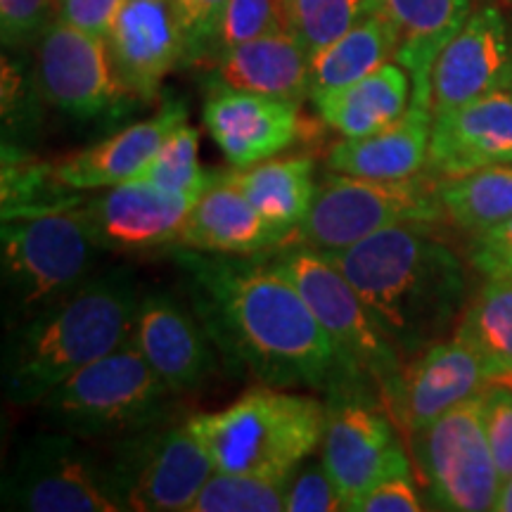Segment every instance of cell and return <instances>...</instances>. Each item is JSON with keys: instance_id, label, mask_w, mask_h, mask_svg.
Segmentation results:
<instances>
[{"instance_id": "obj_1", "label": "cell", "mask_w": 512, "mask_h": 512, "mask_svg": "<svg viewBox=\"0 0 512 512\" xmlns=\"http://www.w3.org/2000/svg\"><path fill=\"white\" fill-rule=\"evenodd\" d=\"M188 302L233 373L278 389L349 392L335 344L268 254L169 247Z\"/></svg>"}, {"instance_id": "obj_2", "label": "cell", "mask_w": 512, "mask_h": 512, "mask_svg": "<svg viewBox=\"0 0 512 512\" xmlns=\"http://www.w3.org/2000/svg\"><path fill=\"white\" fill-rule=\"evenodd\" d=\"M432 223H399L356 245L323 252L363 299L403 361L444 339L465 311L463 261Z\"/></svg>"}, {"instance_id": "obj_3", "label": "cell", "mask_w": 512, "mask_h": 512, "mask_svg": "<svg viewBox=\"0 0 512 512\" xmlns=\"http://www.w3.org/2000/svg\"><path fill=\"white\" fill-rule=\"evenodd\" d=\"M140 292L126 266L93 273L86 283L8 328L3 394L12 406H38L57 384L112 354L133 335Z\"/></svg>"}, {"instance_id": "obj_4", "label": "cell", "mask_w": 512, "mask_h": 512, "mask_svg": "<svg viewBox=\"0 0 512 512\" xmlns=\"http://www.w3.org/2000/svg\"><path fill=\"white\" fill-rule=\"evenodd\" d=\"M328 403L278 387L252 389L230 406L188 418L216 470L287 482L323 444Z\"/></svg>"}, {"instance_id": "obj_5", "label": "cell", "mask_w": 512, "mask_h": 512, "mask_svg": "<svg viewBox=\"0 0 512 512\" xmlns=\"http://www.w3.org/2000/svg\"><path fill=\"white\" fill-rule=\"evenodd\" d=\"M176 399L128 339L57 384L38 406L50 430L112 444L169 420Z\"/></svg>"}, {"instance_id": "obj_6", "label": "cell", "mask_w": 512, "mask_h": 512, "mask_svg": "<svg viewBox=\"0 0 512 512\" xmlns=\"http://www.w3.org/2000/svg\"><path fill=\"white\" fill-rule=\"evenodd\" d=\"M100 252L102 247L74 204L3 219L0 266L5 328L24 323L86 283L95 273Z\"/></svg>"}, {"instance_id": "obj_7", "label": "cell", "mask_w": 512, "mask_h": 512, "mask_svg": "<svg viewBox=\"0 0 512 512\" xmlns=\"http://www.w3.org/2000/svg\"><path fill=\"white\" fill-rule=\"evenodd\" d=\"M268 259L302 292L313 316L328 332L347 373L349 392L370 396L387 411L403 358L344 273L323 252L302 242L273 249Z\"/></svg>"}, {"instance_id": "obj_8", "label": "cell", "mask_w": 512, "mask_h": 512, "mask_svg": "<svg viewBox=\"0 0 512 512\" xmlns=\"http://www.w3.org/2000/svg\"><path fill=\"white\" fill-rule=\"evenodd\" d=\"M434 178L375 181L332 171L318 183L311 211L292 242L335 252L399 223H437L446 214Z\"/></svg>"}, {"instance_id": "obj_9", "label": "cell", "mask_w": 512, "mask_h": 512, "mask_svg": "<svg viewBox=\"0 0 512 512\" xmlns=\"http://www.w3.org/2000/svg\"><path fill=\"white\" fill-rule=\"evenodd\" d=\"M105 465L112 494L128 512H188L216 470L188 420L171 418L112 441Z\"/></svg>"}, {"instance_id": "obj_10", "label": "cell", "mask_w": 512, "mask_h": 512, "mask_svg": "<svg viewBox=\"0 0 512 512\" xmlns=\"http://www.w3.org/2000/svg\"><path fill=\"white\" fill-rule=\"evenodd\" d=\"M0 498L5 510L22 512H121L105 458L83 439L50 427L15 448Z\"/></svg>"}, {"instance_id": "obj_11", "label": "cell", "mask_w": 512, "mask_h": 512, "mask_svg": "<svg viewBox=\"0 0 512 512\" xmlns=\"http://www.w3.org/2000/svg\"><path fill=\"white\" fill-rule=\"evenodd\" d=\"M415 477L437 510H494L501 475L486 439L482 394L408 437Z\"/></svg>"}, {"instance_id": "obj_12", "label": "cell", "mask_w": 512, "mask_h": 512, "mask_svg": "<svg viewBox=\"0 0 512 512\" xmlns=\"http://www.w3.org/2000/svg\"><path fill=\"white\" fill-rule=\"evenodd\" d=\"M36 81L48 105L79 121H112L138 105L114 72L105 38L62 19L38 38Z\"/></svg>"}, {"instance_id": "obj_13", "label": "cell", "mask_w": 512, "mask_h": 512, "mask_svg": "<svg viewBox=\"0 0 512 512\" xmlns=\"http://www.w3.org/2000/svg\"><path fill=\"white\" fill-rule=\"evenodd\" d=\"M489 382L491 370L470 342L460 335L439 339L403 361L387 413L408 439L425 430L439 415L475 399Z\"/></svg>"}, {"instance_id": "obj_14", "label": "cell", "mask_w": 512, "mask_h": 512, "mask_svg": "<svg viewBox=\"0 0 512 512\" xmlns=\"http://www.w3.org/2000/svg\"><path fill=\"white\" fill-rule=\"evenodd\" d=\"M401 451L406 448L399 427L380 403L356 392L330 394L320 458L337 484L344 510H351Z\"/></svg>"}, {"instance_id": "obj_15", "label": "cell", "mask_w": 512, "mask_h": 512, "mask_svg": "<svg viewBox=\"0 0 512 512\" xmlns=\"http://www.w3.org/2000/svg\"><path fill=\"white\" fill-rule=\"evenodd\" d=\"M510 79L512 22L496 5H482L472 10L434 60L430 72L432 117L510 88Z\"/></svg>"}, {"instance_id": "obj_16", "label": "cell", "mask_w": 512, "mask_h": 512, "mask_svg": "<svg viewBox=\"0 0 512 512\" xmlns=\"http://www.w3.org/2000/svg\"><path fill=\"white\" fill-rule=\"evenodd\" d=\"M131 339L178 399L197 394L219 373L216 347L195 309L166 292L140 294Z\"/></svg>"}, {"instance_id": "obj_17", "label": "cell", "mask_w": 512, "mask_h": 512, "mask_svg": "<svg viewBox=\"0 0 512 512\" xmlns=\"http://www.w3.org/2000/svg\"><path fill=\"white\" fill-rule=\"evenodd\" d=\"M107 53L119 81L138 102H152L162 81L188 62V38L171 0H124Z\"/></svg>"}, {"instance_id": "obj_18", "label": "cell", "mask_w": 512, "mask_h": 512, "mask_svg": "<svg viewBox=\"0 0 512 512\" xmlns=\"http://www.w3.org/2000/svg\"><path fill=\"white\" fill-rule=\"evenodd\" d=\"M202 119L233 169L283 155L304 126L299 102L230 88H209Z\"/></svg>"}, {"instance_id": "obj_19", "label": "cell", "mask_w": 512, "mask_h": 512, "mask_svg": "<svg viewBox=\"0 0 512 512\" xmlns=\"http://www.w3.org/2000/svg\"><path fill=\"white\" fill-rule=\"evenodd\" d=\"M195 200L169 195L143 181H126L105 188L76 209L102 252H147L176 245Z\"/></svg>"}, {"instance_id": "obj_20", "label": "cell", "mask_w": 512, "mask_h": 512, "mask_svg": "<svg viewBox=\"0 0 512 512\" xmlns=\"http://www.w3.org/2000/svg\"><path fill=\"white\" fill-rule=\"evenodd\" d=\"M498 164H512V88L434 117L427 169L439 181Z\"/></svg>"}, {"instance_id": "obj_21", "label": "cell", "mask_w": 512, "mask_h": 512, "mask_svg": "<svg viewBox=\"0 0 512 512\" xmlns=\"http://www.w3.org/2000/svg\"><path fill=\"white\" fill-rule=\"evenodd\" d=\"M188 121L181 100H166L150 119L138 121L91 147L62 157L50 166V176L64 190H102L133 181L150 162L166 136Z\"/></svg>"}, {"instance_id": "obj_22", "label": "cell", "mask_w": 512, "mask_h": 512, "mask_svg": "<svg viewBox=\"0 0 512 512\" xmlns=\"http://www.w3.org/2000/svg\"><path fill=\"white\" fill-rule=\"evenodd\" d=\"M287 242L290 240L252 207L233 178L219 174L192 204L176 245L171 247H188L209 254L252 256L268 254Z\"/></svg>"}, {"instance_id": "obj_23", "label": "cell", "mask_w": 512, "mask_h": 512, "mask_svg": "<svg viewBox=\"0 0 512 512\" xmlns=\"http://www.w3.org/2000/svg\"><path fill=\"white\" fill-rule=\"evenodd\" d=\"M209 88H230L302 102L309 98V53L290 31L252 38L211 60Z\"/></svg>"}, {"instance_id": "obj_24", "label": "cell", "mask_w": 512, "mask_h": 512, "mask_svg": "<svg viewBox=\"0 0 512 512\" xmlns=\"http://www.w3.org/2000/svg\"><path fill=\"white\" fill-rule=\"evenodd\" d=\"M396 36V57L413 81V105L430 110V72L441 48L472 15V0H373Z\"/></svg>"}, {"instance_id": "obj_25", "label": "cell", "mask_w": 512, "mask_h": 512, "mask_svg": "<svg viewBox=\"0 0 512 512\" xmlns=\"http://www.w3.org/2000/svg\"><path fill=\"white\" fill-rule=\"evenodd\" d=\"M434 117L427 107L411 110L392 126L363 138H342L330 147L328 171L375 181H406L430 166Z\"/></svg>"}, {"instance_id": "obj_26", "label": "cell", "mask_w": 512, "mask_h": 512, "mask_svg": "<svg viewBox=\"0 0 512 512\" xmlns=\"http://www.w3.org/2000/svg\"><path fill=\"white\" fill-rule=\"evenodd\" d=\"M320 119L342 138H363L392 126L413 105L411 74L387 62L349 86L311 98Z\"/></svg>"}, {"instance_id": "obj_27", "label": "cell", "mask_w": 512, "mask_h": 512, "mask_svg": "<svg viewBox=\"0 0 512 512\" xmlns=\"http://www.w3.org/2000/svg\"><path fill=\"white\" fill-rule=\"evenodd\" d=\"M228 176L245 192L252 207L292 242L316 197V162L306 155L273 157L247 169L228 171Z\"/></svg>"}, {"instance_id": "obj_28", "label": "cell", "mask_w": 512, "mask_h": 512, "mask_svg": "<svg viewBox=\"0 0 512 512\" xmlns=\"http://www.w3.org/2000/svg\"><path fill=\"white\" fill-rule=\"evenodd\" d=\"M396 57V36L387 19L370 10L347 34L309 55V98L349 86Z\"/></svg>"}, {"instance_id": "obj_29", "label": "cell", "mask_w": 512, "mask_h": 512, "mask_svg": "<svg viewBox=\"0 0 512 512\" xmlns=\"http://www.w3.org/2000/svg\"><path fill=\"white\" fill-rule=\"evenodd\" d=\"M456 335L484 358L491 382L512 384V280L486 278L465 306Z\"/></svg>"}, {"instance_id": "obj_30", "label": "cell", "mask_w": 512, "mask_h": 512, "mask_svg": "<svg viewBox=\"0 0 512 512\" xmlns=\"http://www.w3.org/2000/svg\"><path fill=\"white\" fill-rule=\"evenodd\" d=\"M444 214L460 230L479 233L512 216V164L486 166L475 174L439 181Z\"/></svg>"}, {"instance_id": "obj_31", "label": "cell", "mask_w": 512, "mask_h": 512, "mask_svg": "<svg viewBox=\"0 0 512 512\" xmlns=\"http://www.w3.org/2000/svg\"><path fill=\"white\" fill-rule=\"evenodd\" d=\"M214 178L200 164V131L185 121L166 136L133 181H143L169 195L200 197Z\"/></svg>"}, {"instance_id": "obj_32", "label": "cell", "mask_w": 512, "mask_h": 512, "mask_svg": "<svg viewBox=\"0 0 512 512\" xmlns=\"http://www.w3.org/2000/svg\"><path fill=\"white\" fill-rule=\"evenodd\" d=\"M285 484L256 475L214 470L188 512H283Z\"/></svg>"}, {"instance_id": "obj_33", "label": "cell", "mask_w": 512, "mask_h": 512, "mask_svg": "<svg viewBox=\"0 0 512 512\" xmlns=\"http://www.w3.org/2000/svg\"><path fill=\"white\" fill-rule=\"evenodd\" d=\"M370 8L373 0H285L287 31L313 55L347 34Z\"/></svg>"}, {"instance_id": "obj_34", "label": "cell", "mask_w": 512, "mask_h": 512, "mask_svg": "<svg viewBox=\"0 0 512 512\" xmlns=\"http://www.w3.org/2000/svg\"><path fill=\"white\" fill-rule=\"evenodd\" d=\"M283 29H287L285 0H228L211 60L223 50Z\"/></svg>"}, {"instance_id": "obj_35", "label": "cell", "mask_w": 512, "mask_h": 512, "mask_svg": "<svg viewBox=\"0 0 512 512\" xmlns=\"http://www.w3.org/2000/svg\"><path fill=\"white\" fill-rule=\"evenodd\" d=\"M413 463L406 451L394 458V463L363 491L351 505L354 512H420L425 503L418 494V482L413 475Z\"/></svg>"}, {"instance_id": "obj_36", "label": "cell", "mask_w": 512, "mask_h": 512, "mask_svg": "<svg viewBox=\"0 0 512 512\" xmlns=\"http://www.w3.org/2000/svg\"><path fill=\"white\" fill-rule=\"evenodd\" d=\"M344 510L337 484L323 458H306L285 484V512H337Z\"/></svg>"}, {"instance_id": "obj_37", "label": "cell", "mask_w": 512, "mask_h": 512, "mask_svg": "<svg viewBox=\"0 0 512 512\" xmlns=\"http://www.w3.org/2000/svg\"><path fill=\"white\" fill-rule=\"evenodd\" d=\"M482 420L503 482L512 475V384H486L482 392Z\"/></svg>"}, {"instance_id": "obj_38", "label": "cell", "mask_w": 512, "mask_h": 512, "mask_svg": "<svg viewBox=\"0 0 512 512\" xmlns=\"http://www.w3.org/2000/svg\"><path fill=\"white\" fill-rule=\"evenodd\" d=\"M171 3L188 38V62L211 60L228 0H171Z\"/></svg>"}, {"instance_id": "obj_39", "label": "cell", "mask_w": 512, "mask_h": 512, "mask_svg": "<svg viewBox=\"0 0 512 512\" xmlns=\"http://www.w3.org/2000/svg\"><path fill=\"white\" fill-rule=\"evenodd\" d=\"M53 0H0V34L5 48L27 46L50 24Z\"/></svg>"}, {"instance_id": "obj_40", "label": "cell", "mask_w": 512, "mask_h": 512, "mask_svg": "<svg viewBox=\"0 0 512 512\" xmlns=\"http://www.w3.org/2000/svg\"><path fill=\"white\" fill-rule=\"evenodd\" d=\"M470 264L484 278L512 280V216L475 233L470 247Z\"/></svg>"}, {"instance_id": "obj_41", "label": "cell", "mask_w": 512, "mask_h": 512, "mask_svg": "<svg viewBox=\"0 0 512 512\" xmlns=\"http://www.w3.org/2000/svg\"><path fill=\"white\" fill-rule=\"evenodd\" d=\"M124 0H55L57 19L88 34L105 38L110 34Z\"/></svg>"}, {"instance_id": "obj_42", "label": "cell", "mask_w": 512, "mask_h": 512, "mask_svg": "<svg viewBox=\"0 0 512 512\" xmlns=\"http://www.w3.org/2000/svg\"><path fill=\"white\" fill-rule=\"evenodd\" d=\"M494 510H498V512H512V475L501 482V489H498Z\"/></svg>"}, {"instance_id": "obj_43", "label": "cell", "mask_w": 512, "mask_h": 512, "mask_svg": "<svg viewBox=\"0 0 512 512\" xmlns=\"http://www.w3.org/2000/svg\"><path fill=\"white\" fill-rule=\"evenodd\" d=\"M505 3H510V5H512V0H505Z\"/></svg>"}, {"instance_id": "obj_44", "label": "cell", "mask_w": 512, "mask_h": 512, "mask_svg": "<svg viewBox=\"0 0 512 512\" xmlns=\"http://www.w3.org/2000/svg\"><path fill=\"white\" fill-rule=\"evenodd\" d=\"M510 88H512V79H510Z\"/></svg>"}]
</instances>
